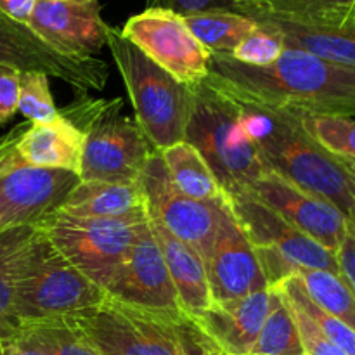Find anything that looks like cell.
I'll use <instances>...</instances> for the list:
<instances>
[{"instance_id": "6da1fadb", "label": "cell", "mask_w": 355, "mask_h": 355, "mask_svg": "<svg viewBox=\"0 0 355 355\" xmlns=\"http://www.w3.org/2000/svg\"><path fill=\"white\" fill-rule=\"evenodd\" d=\"M207 82L238 103L269 110L355 116V66L284 49L269 66L210 54Z\"/></svg>"}, {"instance_id": "7a4b0ae2", "label": "cell", "mask_w": 355, "mask_h": 355, "mask_svg": "<svg viewBox=\"0 0 355 355\" xmlns=\"http://www.w3.org/2000/svg\"><path fill=\"white\" fill-rule=\"evenodd\" d=\"M238 104L243 128L266 170L336 208L355 236V175L345 159L315 142L293 111Z\"/></svg>"}, {"instance_id": "3957f363", "label": "cell", "mask_w": 355, "mask_h": 355, "mask_svg": "<svg viewBox=\"0 0 355 355\" xmlns=\"http://www.w3.org/2000/svg\"><path fill=\"white\" fill-rule=\"evenodd\" d=\"M103 355H227L182 309H149L104 297L68 318Z\"/></svg>"}, {"instance_id": "277c9868", "label": "cell", "mask_w": 355, "mask_h": 355, "mask_svg": "<svg viewBox=\"0 0 355 355\" xmlns=\"http://www.w3.org/2000/svg\"><path fill=\"white\" fill-rule=\"evenodd\" d=\"M61 114L83 134L80 180L134 184L141 180L155 153L137 120L123 113V101L82 97L62 107Z\"/></svg>"}, {"instance_id": "5b68a950", "label": "cell", "mask_w": 355, "mask_h": 355, "mask_svg": "<svg viewBox=\"0 0 355 355\" xmlns=\"http://www.w3.org/2000/svg\"><path fill=\"white\" fill-rule=\"evenodd\" d=\"M107 47L127 87L128 97L155 151L186 141V128L194 106V89L159 68L118 28L110 26Z\"/></svg>"}, {"instance_id": "8992f818", "label": "cell", "mask_w": 355, "mask_h": 355, "mask_svg": "<svg viewBox=\"0 0 355 355\" xmlns=\"http://www.w3.org/2000/svg\"><path fill=\"white\" fill-rule=\"evenodd\" d=\"M194 106L186 128L227 200L246 193L267 172L241 125L239 104L205 80L194 85Z\"/></svg>"}, {"instance_id": "52a82bcc", "label": "cell", "mask_w": 355, "mask_h": 355, "mask_svg": "<svg viewBox=\"0 0 355 355\" xmlns=\"http://www.w3.org/2000/svg\"><path fill=\"white\" fill-rule=\"evenodd\" d=\"M104 297L106 291L73 267L37 227L16 283L14 307L21 328L73 318L97 307Z\"/></svg>"}, {"instance_id": "ba28073f", "label": "cell", "mask_w": 355, "mask_h": 355, "mask_svg": "<svg viewBox=\"0 0 355 355\" xmlns=\"http://www.w3.org/2000/svg\"><path fill=\"white\" fill-rule=\"evenodd\" d=\"M146 224L148 218H80L55 211L38 229L73 267L106 291L127 262Z\"/></svg>"}, {"instance_id": "9c48e42d", "label": "cell", "mask_w": 355, "mask_h": 355, "mask_svg": "<svg viewBox=\"0 0 355 355\" xmlns=\"http://www.w3.org/2000/svg\"><path fill=\"white\" fill-rule=\"evenodd\" d=\"M120 31L142 54L184 85L194 87L207 80L210 52L191 33L179 14L144 9L132 16Z\"/></svg>"}, {"instance_id": "30bf717a", "label": "cell", "mask_w": 355, "mask_h": 355, "mask_svg": "<svg viewBox=\"0 0 355 355\" xmlns=\"http://www.w3.org/2000/svg\"><path fill=\"white\" fill-rule=\"evenodd\" d=\"M139 182L144 191L148 217L193 246L205 262L214 243L220 210L229 201L205 203L184 196L170 180L159 151L149 156Z\"/></svg>"}, {"instance_id": "8fae6325", "label": "cell", "mask_w": 355, "mask_h": 355, "mask_svg": "<svg viewBox=\"0 0 355 355\" xmlns=\"http://www.w3.org/2000/svg\"><path fill=\"white\" fill-rule=\"evenodd\" d=\"M0 64L21 73L37 71L55 76L80 94L103 90L110 69L99 58H69L42 40L26 23L0 12Z\"/></svg>"}, {"instance_id": "7c38bea8", "label": "cell", "mask_w": 355, "mask_h": 355, "mask_svg": "<svg viewBox=\"0 0 355 355\" xmlns=\"http://www.w3.org/2000/svg\"><path fill=\"white\" fill-rule=\"evenodd\" d=\"M229 207L255 253L276 255L297 269L328 270L340 276L335 252L288 224L253 194L231 198Z\"/></svg>"}, {"instance_id": "4fadbf2b", "label": "cell", "mask_w": 355, "mask_h": 355, "mask_svg": "<svg viewBox=\"0 0 355 355\" xmlns=\"http://www.w3.org/2000/svg\"><path fill=\"white\" fill-rule=\"evenodd\" d=\"M80 175L58 168L16 162L0 173V232L31 225L38 227L62 207Z\"/></svg>"}, {"instance_id": "5bb4252c", "label": "cell", "mask_w": 355, "mask_h": 355, "mask_svg": "<svg viewBox=\"0 0 355 355\" xmlns=\"http://www.w3.org/2000/svg\"><path fill=\"white\" fill-rule=\"evenodd\" d=\"M205 267L214 304H227L269 288L255 248L239 227L229 203L220 210Z\"/></svg>"}, {"instance_id": "9a60e30c", "label": "cell", "mask_w": 355, "mask_h": 355, "mask_svg": "<svg viewBox=\"0 0 355 355\" xmlns=\"http://www.w3.org/2000/svg\"><path fill=\"white\" fill-rule=\"evenodd\" d=\"M26 24L69 58H94L107 44L110 31L99 0H37Z\"/></svg>"}, {"instance_id": "2e32d148", "label": "cell", "mask_w": 355, "mask_h": 355, "mask_svg": "<svg viewBox=\"0 0 355 355\" xmlns=\"http://www.w3.org/2000/svg\"><path fill=\"white\" fill-rule=\"evenodd\" d=\"M246 193L253 194L283 220L331 252L336 253L349 234V224L336 208L304 193L269 170L257 179Z\"/></svg>"}, {"instance_id": "e0dca14e", "label": "cell", "mask_w": 355, "mask_h": 355, "mask_svg": "<svg viewBox=\"0 0 355 355\" xmlns=\"http://www.w3.org/2000/svg\"><path fill=\"white\" fill-rule=\"evenodd\" d=\"M106 295L123 304L141 307L180 309L175 286L149 224L139 234L127 262L106 290Z\"/></svg>"}, {"instance_id": "ac0fdd59", "label": "cell", "mask_w": 355, "mask_h": 355, "mask_svg": "<svg viewBox=\"0 0 355 355\" xmlns=\"http://www.w3.org/2000/svg\"><path fill=\"white\" fill-rule=\"evenodd\" d=\"M272 290L257 291L227 304H211L193 315L227 355H250L269 314Z\"/></svg>"}, {"instance_id": "d6986e66", "label": "cell", "mask_w": 355, "mask_h": 355, "mask_svg": "<svg viewBox=\"0 0 355 355\" xmlns=\"http://www.w3.org/2000/svg\"><path fill=\"white\" fill-rule=\"evenodd\" d=\"M16 153L28 165L68 170L80 175L83 134L59 111V116L52 121L28 127L17 141Z\"/></svg>"}, {"instance_id": "ffe728a7", "label": "cell", "mask_w": 355, "mask_h": 355, "mask_svg": "<svg viewBox=\"0 0 355 355\" xmlns=\"http://www.w3.org/2000/svg\"><path fill=\"white\" fill-rule=\"evenodd\" d=\"M59 211L80 218L146 220L148 205L141 182L118 184L80 180Z\"/></svg>"}, {"instance_id": "44dd1931", "label": "cell", "mask_w": 355, "mask_h": 355, "mask_svg": "<svg viewBox=\"0 0 355 355\" xmlns=\"http://www.w3.org/2000/svg\"><path fill=\"white\" fill-rule=\"evenodd\" d=\"M148 224L163 253L180 309L191 315H198L200 312L207 311L214 302L208 286L207 267L200 253L182 239L170 234L162 224L153 218L148 217Z\"/></svg>"}, {"instance_id": "7402d4cb", "label": "cell", "mask_w": 355, "mask_h": 355, "mask_svg": "<svg viewBox=\"0 0 355 355\" xmlns=\"http://www.w3.org/2000/svg\"><path fill=\"white\" fill-rule=\"evenodd\" d=\"M255 21L272 26L281 35L286 49H297L328 61L355 66V26L352 23L345 26H321L297 23L270 14Z\"/></svg>"}, {"instance_id": "603a6c76", "label": "cell", "mask_w": 355, "mask_h": 355, "mask_svg": "<svg viewBox=\"0 0 355 355\" xmlns=\"http://www.w3.org/2000/svg\"><path fill=\"white\" fill-rule=\"evenodd\" d=\"M37 234V227L19 225L0 232V343H7L21 333L16 318V283L26 250Z\"/></svg>"}, {"instance_id": "cb8c5ba5", "label": "cell", "mask_w": 355, "mask_h": 355, "mask_svg": "<svg viewBox=\"0 0 355 355\" xmlns=\"http://www.w3.org/2000/svg\"><path fill=\"white\" fill-rule=\"evenodd\" d=\"M159 155L165 163L170 180L184 196L205 203L229 201L203 156L189 142L184 141L170 146L159 151Z\"/></svg>"}, {"instance_id": "d4e9b609", "label": "cell", "mask_w": 355, "mask_h": 355, "mask_svg": "<svg viewBox=\"0 0 355 355\" xmlns=\"http://www.w3.org/2000/svg\"><path fill=\"white\" fill-rule=\"evenodd\" d=\"M191 33L210 54L229 55L252 31L259 21L234 12H201L184 17Z\"/></svg>"}, {"instance_id": "484cf974", "label": "cell", "mask_w": 355, "mask_h": 355, "mask_svg": "<svg viewBox=\"0 0 355 355\" xmlns=\"http://www.w3.org/2000/svg\"><path fill=\"white\" fill-rule=\"evenodd\" d=\"M266 14L321 26L352 23L355 0H260ZM263 14V16H266Z\"/></svg>"}, {"instance_id": "4316f807", "label": "cell", "mask_w": 355, "mask_h": 355, "mask_svg": "<svg viewBox=\"0 0 355 355\" xmlns=\"http://www.w3.org/2000/svg\"><path fill=\"white\" fill-rule=\"evenodd\" d=\"M295 274L314 304L355 331V295L338 274L314 269H297Z\"/></svg>"}, {"instance_id": "83f0119b", "label": "cell", "mask_w": 355, "mask_h": 355, "mask_svg": "<svg viewBox=\"0 0 355 355\" xmlns=\"http://www.w3.org/2000/svg\"><path fill=\"white\" fill-rule=\"evenodd\" d=\"M272 290L269 314L250 355H298L304 354L297 322L284 298Z\"/></svg>"}, {"instance_id": "f1b7e54d", "label": "cell", "mask_w": 355, "mask_h": 355, "mask_svg": "<svg viewBox=\"0 0 355 355\" xmlns=\"http://www.w3.org/2000/svg\"><path fill=\"white\" fill-rule=\"evenodd\" d=\"M272 288L279 291L288 302H291V304H295L297 307H300L302 311L319 326V329L324 333V336L333 343V345L338 347V349L343 350L347 355H355L354 329H350L345 322L333 318L328 312L322 311L318 304H314L312 298L307 295V291H305V286L304 283H302L300 277H298V274H291L290 277H286V279H283L281 283H277L276 286Z\"/></svg>"}, {"instance_id": "f546056e", "label": "cell", "mask_w": 355, "mask_h": 355, "mask_svg": "<svg viewBox=\"0 0 355 355\" xmlns=\"http://www.w3.org/2000/svg\"><path fill=\"white\" fill-rule=\"evenodd\" d=\"M21 331L44 355H103L69 319L38 322Z\"/></svg>"}, {"instance_id": "4dcf8cb0", "label": "cell", "mask_w": 355, "mask_h": 355, "mask_svg": "<svg viewBox=\"0 0 355 355\" xmlns=\"http://www.w3.org/2000/svg\"><path fill=\"white\" fill-rule=\"evenodd\" d=\"M297 116L305 132L322 148L340 158L355 159V116L312 113H297Z\"/></svg>"}, {"instance_id": "1f68e13d", "label": "cell", "mask_w": 355, "mask_h": 355, "mask_svg": "<svg viewBox=\"0 0 355 355\" xmlns=\"http://www.w3.org/2000/svg\"><path fill=\"white\" fill-rule=\"evenodd\" d=\"M17 111L31 123H45L59 116V110L49 87V76L45 73H21Z\"/></svg>"}, {"instance_id": "d6a6232c", "label": "cell", "mask_w": 355, "mask_h": 355, "mask_svg": "<svg viewBox=\"0 0 355 355\" xmlns=\"http://www.w3.org/2000/svg\"><path fill=\"white\" fill-rule=\"evenodd\" d=\"M146 9H165L179 16L201 12H234L259 19L266 14L260 0H146Z\"/></svg>"}, {"instance_id": "836d02e7", "label": "cell", "mask_w": 355, "mask_h": 355, "mask_svg": "<svg viewBox=\"0 0 355 355\" xmlns=\"http://www.w3.org/2000/svg\"><path fill=\"white\" fill-rule=\"evenodd\" d=\"M284 49L286 47L281 35L272 26L259 21V28L252 31L229 55L243 64L269 66L279 59Z\"/></svg>"}, {"instance_id": "e575fe53", "label": "cell", "mask_w": 355, "mask_h": 355, "mask_svg": "<svg viewBox=\"0 0 355 355\" xmlns=\"http://www.w3.org/2000/svg\"><path fill=\"white\" fill-rule=\"evenodd\" d=\"M277 291V290H276ZM279 293V291H277ZM281 295V293H279ZM283 297V295H281ZM284 298V297H283ZM284 302L290 307L291 314H293L295 322H297L298 336H300L302 349H304V354L307 355H347L343 350H340L338 347L333 345L328 338L324 336V333L319 329V326L302 311L300 307H297L295 304L288 302L284 298Z\"/></svg>"}, {"instance_id": "d590c367", "label": "cell", "mask_w": 355, "mask_h": 355, "mask_svg": "<svg viewBox=\"0 0 355 355\" xmlns=\"http://www.w3.org/2000/svg\"><path fill=\"white\" fill-rule=\"evenodd\" d=\"M21 71L0 64V123H6L16 114L19 99Z\"/></svg>"}, {"instance_id": "8d00e7d4", "label": "cell", "mask_w": 355, "mask_h": 355, "mask_svg": "<svg viewBox=\"0 0 355 355\" xmlns=\"http://www.w3.org/2000/svg\"><path fill=\"white\" fill-rule=\"evenodd\" d=\"M336 262H338L340 277L355 295V236L352 232L345 236L342 245L336 250Z\"/></svg>"}, {"instance_id": "74e56055", "label": "cell", "mask_w": 355, "mask_h": 355, "mask_svg": "<svg viewBox=\"0 0 355 355\" xmlns=\"http://www.w3.org/2000/svg\"><path fill=\"white\" fill-rule=\"evenodd\" d=\"M26 128H28L26 125L21 123L17 125V127H14L9 134H6L2 139H0V173L6 172V170L16 162L17 158L16 144L17 141H19L21 134H23Z\"/></svg>"}, {"instance_id": "f35d334b", "label": "cell", "mask_w": 355, "mask_h": 355, "mask_svg": "<svg viewBox=\"0 0 355 355\" xmlns=\"http://www.w3.org/2000/svg\"><path fill=\"white\" fill-rule=\"evenodd\" d=\"M35 3L37 0H0V12L19 23H28Z\"/></svg>"}, {"instance_id": "ab89813d", "label": "cell", "mask_w": 355, "mask_h": 355, "mask_svg": "<svg viewBox=\"0 0 355 355\" xmlns=\"http://www.w3.org/2000/svg\"><path fill=\"white\" fill-rule=\"evenodd\" d=\"M2 347L3 355H44L23 331L16 338L10 340V342L3 343Z\"/></svg>"}, {"instance_id": "60d3db41", "label": "cell", "mask_w": 355, "mask_h": 355, "mask_svg": "<svg viewBox=\"0 0 355 355\" xmlns=\"http://www.w3.org/2000/svg\"><path fill=\"white\" fill-rule=\"evenodd\" d=\"M343 159H345V163L349 165V168L352 170V173L355 175V159H349V158H343Z\"/></svg>"}, {"instance_id": "b9f144b4", "label": "cell", "mask_w": 355, "mask_h": 355, "mask_svg": "<svg viewBox=\"0 0 355 355\" xmlns=\"http://www.w3.org/2000/svg\"><path fill=\"white\" fill-rule=\"evenodd\" d=\"M0 355H3V347H2V343H0Z\"/></svg>"}, {"instance_id": "7bdbcfd3", "label": "cell", "mask_w": 355, "mask_h": 355, "mask_svg": "<svg viewBox=\"0 0 355 355\" xmlns=\"http://www.w3.org/2000/svg\"><path fill=\"white\" fill-rule=\"evenodd\" d=\"M352 24L355 26V12H354V17H352Z\"/></svg>"}, {"instance_id": "ee69618b", "label": "cell", "mask_w": 355, "mask_h": 355, "mask_svg": "<svg viewBox=\"0 0 355 355\" xmlns=\"http://www.w3.org/2000/svg\"><path fill=\"white\" fill-rule=\"evenodd\" d=\"M298 355H307V354H298Z\"/></svg>"}]
</instances>
